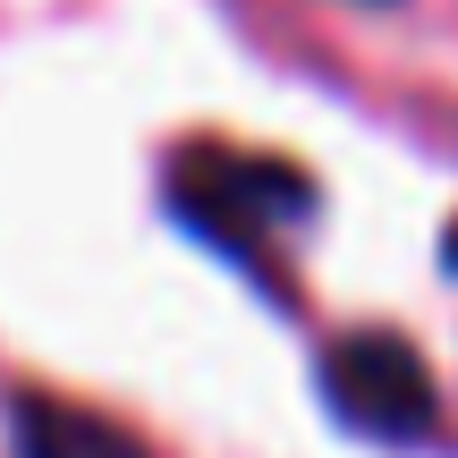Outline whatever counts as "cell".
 Returning a JSON list of instances; mask_svg holds the SVG:
<instances>
[{"label":"cell","mask_w":458,"mask_h":458,"mask_svg":"<svg viewBox=\"0 0 458 458\" xmlns=\"http://www.w3.org/2000/svg\"><path fill=\"white\" fill-rule=\"evenodd\" d=\"M323 399H331L340 425L365 433V442H425L433 408H442L425 357H416L399 331H348V340L323 357Z\"/></svg>","instance_id":"obj_1"},{"label":"cell","mask_w":458,"mask_h":458,"mask_svg":"<svg viewBox=\"0 0 458 458\" xmlns=\"http://www.w3.org/2000/svg\"><path fill=\"white\" fill-rule=\"evenodd\" d=\"M179 213L229 255H255L246 221H306V179H289L272 162H238V153H196L179 170Z\"/></svg>","instance_id":"obj_2"},{"label":"cell","mask_w":458,"mask_h":458,"mask_svg":"<svg viewBox=\"0 0 458 458\" xmlns=\"http://www.w3.org/2000/svg\"><path fill=\"white\" fill-rule=\"evenodd\" d=\"M0 425H9V458H153L119 416L51 399V391H17Z\"/></svg>","instance_id":"obj_3"},{"label":"cell","mask_w":458,"mask_h":458,"mask_svg":"<svg viewBox=\"0 0 458 458\" xmlns=\"http://www.w3.org/2000/svg\"><path fill=\"white\" fill-rule=\"evenodd\" d=\"M450 272H458V229H450Z\"/></svg>","instance_id":"obj_4"},{"label":"cell","mask_w":458,"mask_h":458,"mask_svg":"<svg viewBox=\"0 0 458 458\" xmlns=\"http://www.w3.org/2000/svg\"><path fill=\"white\" fill-rule=\"evenodd\" d=\"M374 9H391V0H374Z\"/></svg>","instance_id":"obj_5"}]
</instances>
